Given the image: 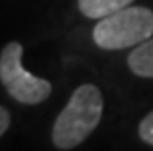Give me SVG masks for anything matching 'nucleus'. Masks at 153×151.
I'll list each match as a JSON object with an SVG mask.
<instances>
[{
  "mask_svg": "<svg viewBox=\"0 0 153 151\" xmlns=\"http://www.w3.org/2000/svg\"><path fill=\"white\" fill-rule=\"evenodd\" d=\"M128 65L134 75L153 79V37L135 45V49L128 55Z\"/></svg>",
  "mask_w": 153,
  "mask_h": 151,
  "instance_id": "obj_4",
  "label": "nucleus"
},
{
  "mask_svg": "<svg viewBox=\"0 0 153 151\" xmlns=\"http://www.w3.org/2000/svg\"><path fill=\"white\" fill-rule=\"evenodd\" d=\"M153 37V12L145 6H126L100 18L92 30V39L100 49H128Z\"/></svg>",
  "mask_w": 153,
  "mask_h": 151,
  "instance_id": "obj_2",
  "label": "nucleus"
},
{
  "mask_svg": "<svg viewBox=\"0 0 153 151\" xmlns=\"http://www.w3.org/2000/svg\"><path fill=\"white\" fill-rule=\"evenodd\" d=\"M104 100L94 85H81L59 112L53 124V145L57 149H75L94 132L102 118Z\"/></svg>",
  "mask_w": 153,
  "mask_h": 151,
  "instance_id": "obj_1",
  "label": "nucleus"
},
{
  "mask_svg": "<svg viewBox=\"0 0 153 151\" xmlns=\"http://www.w3.org/2000/svg\"><path fill=\"white\" fill-rule=\"evenodd\" d=\"M140 138L145 143L153 145V112H149L143 120L140 122Z\"/></svg>",
  "mask_w": 153,
  "mask_h": 151,
  "instance_id": "obj_6",
  "label": "nucleus"
},
{
  "mask_svg": "<svg viewBox=\"0 0 153 151\" xmlns=\"http://www.w3.org/2000/svg\"><path fill=\"white\" fill-rule=\"evenodd\" d=\"M24 47L20 41H10L0 53V80L12 98L22 104H39L51 94L49 80L33 77L22 65Z\"/></svg>",
  "mask_w": 153,
  "mask_h": 151,
  "instance_id": "obj_3",
  "label": "nucleus"
},
{
  "mask_svg": "<svg viewBox=\"0 0 153 151\" xmlns=\"http://www.w3.org/2000/svg\"><path fill=\"white\" fill-rule=\"evenodd\" d=\"M8 128H10V112L4 106H0V138L6 133Z\"/></svg>",
  "mask_w": 153,
  "mask_h": 151,
  "instance_id": "obj_7",
  "label": "nucleus"
},
{
  "mask_svg": "<svg viewBox=\"0 0 153 151\" xmlns=\"http://www.w3.org/2000/svg\"><path fill=\"white\" fill-rule=\"evenodd\" d=\"M134 0H79V10L86 18H106L110 14L130 6Z\"/></svg>",
  "mask_w": 153,
  "mask_h": 151,
  "instance_id": "obj_5",
  "label": "nucleus"
}]
</instances>
